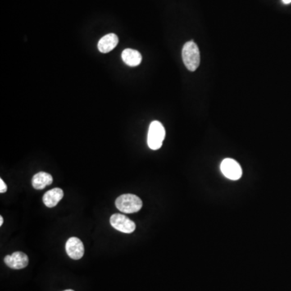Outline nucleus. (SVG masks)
Segmentation results:
<instances>
[{
    "mask_svg": "<svg viewBox=\"0 0 291 291\" xmlns=\"http://www.w3.org/2000/svg\"><path fill=\"white\" fill-rule=\"evenodd\" d=\"M182 59L189 71H195L200 65V51L193 41L188 42L182 49Z\"/></svg>",
    "mask_w": 291,
    "mask_h": 291,
    "instance_id": "nucleus-1",
    "label": "nucleus"
},
{
    "mask_svg": "<svg viewBox=\"0 0 291 291\" xmlns=\"http://www.w3.org/2000/svg\"><path fill=\"white\" fill-rule=\"evenodd\" d=\"M53 183L52 175L45 172H40L33 175L32 184L35 189H43Z\"/></svg>",
    "mask_w": 291,
    "mask_h": 291,
    "instance_id": "nucleus-11",
    "label": "nucleus"
},
{
    "mask_svg": "<svg viewBox=\"0 0 291 291\" xmlns=\"http://www.w3.org/2000/svg\"><path fill=\"white\" fill-rule=\"evenodd\" d=\"M283 2L285 4H289L291 2V0H283Z\"/></svg>",
    "mask_w": 291,
    "mask_h": 291,
    "instance_id": "nucleus-13",
    "label": "nucleus"
},
{
    "mask_svg": "<svg viewBox=\"0 0 291 291\" xmlns=\"http://www.w3.org/2000/svg\"><path fill=\"white\" fill-rule=\"evenodd\" d=\"M4 263L11 269H24L29 265V257L24 252H15L5 256Z\"/></svg>",
    "mask_w": 291,
    "mask_h": 291,
    "instance_id": "nucleus-7",
    "label": "nucleus"
},
{
    "mask_svg": "<svg viewBox=\"0 0 291 291\" xmlns=\"http://www.w3.org/2000/svg\"><path fill=\"white\" fill-rule=\"evenodd\" d=\"M118 37L114 33L104 36L98 42V50L101 53L107 54L112 51L118 44Z\"/></svg>",
    "mask_w": 291,
    "mask_h": 291,
    "instance_id": "nucleus-9",
    "label": "nucleus"
},
{
    "mask_svg": "<svg viewBox=\"0 0 291 291\" xmlns=\"http://www.w3.org/2000/svg\"><path fill=\"white\" fill-rule=\"evenodd\" d=\"M165 134L166 132L162 123L158 120L152 121L150 125L147 135L148 147L154 151L160 149V147H162L163 142L165 140Z\"/></svg>",
    "mask_w": 291,
    "mask_h": 291,
    "instance_id": "nucleus-3",
    "label": "nucleus"
},
{
    "mask_svg": "<svg viewBox=\"0 0 291 291\" xmlns=\"http://www.w3.org/2000/svg\"><path fill=\"white\" fill-rule=\"evenodd\" d=\"M110 224L113 228L122 233L130 234L135 230L136 225L128 217L120 214H114L110 218Z\"/></svg>",
    "mask_w": 291,
    "mask_h": 291,
    "instance_id": "nucleus-4",
    "label": "nucleus"
},
{
    "mask_svg": "<svg viewBox=\"0 0 291 291\" xmlns=\"http://www.w3.org/2000/svg\"><path fill=\"white\" fill-rule=\"evenodd\" d=\"M66 251L68 256L73 260H79L84 255V246L79 238L71 237L66 241Z\"/></svg>",
    "mask_w": 291,
    "mask_h": 291,
    "instance_id": "nucleus-6",
    "label": "nucleus"
},
{
    "mask_svg": "<svg viewBox=\"0 0 291 291\" xmlns=\"http://www.w3.org/2000/svg\"><path fill=\"white\" fill-rule=\"evenodd\" d=\"M115 206L120 212L134 214L142 209V202L138 196L127 193L120 195L116 198Z\"/></svg>",
    "mask_w": 291,
    "mask_h": 291,
    "instance_id": "nucleus-2",
    "label": "nucleus"
},
{
    "mask_svg": "<svg viewBox=\"0 0 291 291\" xmlns=\"http://www.w3.org/2000/svg\"><path fill=\"white\" fill-rule=\"evenodd\" d=\"M7 184H5V182L3 181V180H2V179H0V193H6V192H7Z\"/></svg>",
    "mask_w": 291,
    "mask_h": 291,
    "instance_id": "nucleus-12",
    "label": "nucleus"
},
{
    "mask_svg": "<svg viewBox=\"0 0 291 291\" xmlns=\"http://www.w3.org/2000/svg\"><path fill=\"white\" fill-rule=\"evenodd\" d=\"M121 58L126 65L134 67L141 63L142 55L138 51L133 49H125L121 54Z\"/></svg>",
    "mask_w": 291,
    "mask_h": 291,
    "instance_id": "nucleus-10",
    "label": "nucleus"
},
{
    "mask_svg": "<svg viewBox=\"0 0 291 291\" xmlns=\"http://www.w3.org/2000/svg\"><path fill=\"white\" fill-rule=\"evenodd\" d=\"M73 291V290H66V291Z\"/></svg>",
    "mask_w": 291,
    "mask_h": 291,
    "instance_id": "nucleus-15",
    "label": "nucleus"
},
{
    "mask_svg": "<svg viewBox=\"0 0 291 291\" xmlns=\"http://www.w3.org/2000/svg\"><path fill=\"white\" fill-rule=\"evenodd\" d=\"M3 224V218L2 216H0V226H2Z\"/></svg>",
    "mask_w": 291,
    "mask_h": 291,
    "instance_id": "nucleus-14",
    "label": "nucleus"
},
{
    "mask_svg": "<svg viewBox=\"0 0 291 291\" xmlns=\"http://www.w3.org/2000/svg\"><path fill=\"white\" fill-rule=\"evenodd\" d=\"M221 171L226 177L232 180H237L242 176V169L239 163L232 159H225L221 163Z\"/></svg>",
    "mask_w": 291,
    "mask_h": 291,
    "instance_id": "nucleus-5",
    "label": "nucleus"
},
{
    "mask_svg": "<svg viewBox=\"0 0 291 291\" xmlns=\"http://www.w3.org/2000/svg\"><path fill=\"white\" fill-rule=\"evenodd\" d=\"M63 195V191L61 188H52L45 193L44 196L42 197V201L47 207L53 208V207L57 206L58 203L62 199Z\"/></svg>",
    "mask_w": 291,
    "mask_h": 291,
    "instance_id": "nucleus-8",
    "label": "nucleus"
}]
</instances>
